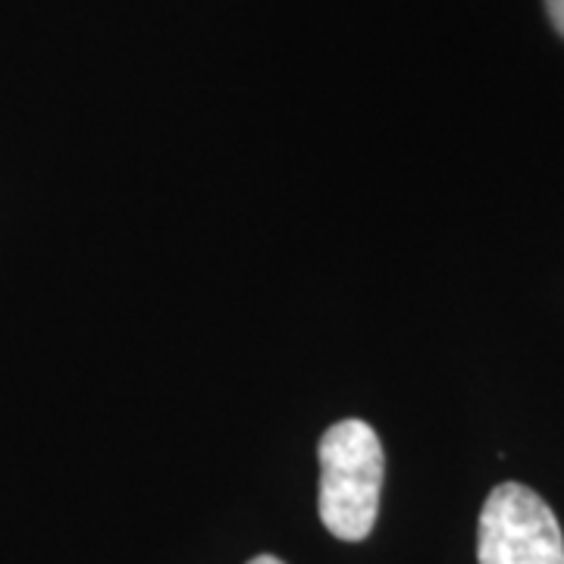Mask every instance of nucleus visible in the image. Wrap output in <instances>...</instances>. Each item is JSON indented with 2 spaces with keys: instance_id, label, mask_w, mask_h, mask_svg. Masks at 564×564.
Wrapping results in <instances>:
<instances>
[{
  "instance_id": "3",
  "label": "nucleus",
  "mask_w": 564,
  "mask_h": 564,
  "mask_svg": "<svg viewBox=\"0 0 564 564\" xmlns=\"http://www.w3.org/2000/svg\"><path fill=\"white\" fill-rule=\"evenodd\" d=\"M545 10H549V20L564 35V0H545Z\"/></svg>"
},
{
  "instance_id": "1",
  "label": "nucleus",
  "mask_w": 564,
  "mask_h": 564,
  "mask_svg": "<svg viewBox=\"0 0 564 564\" xmlns=\"http://www.w3.org/2000/svg\"><path fill=\"white\" fill-rule=\"evenodd\" d=\"M321 521L345 543L370 536L380 511L386 455L370 423L339 421L321 436Z\"/></svg>"
},
{
  "instance_id": "2",
  "label": "nucleus",
  "mask_w": 564,
  "mask_h": 564,
  "mask_svg": "<svg viewBox=\"0 0 564 564\" xmlns=\"http://www.w3.org/2000/svg\"><path fill=\"white\" fill-rule=\"evenodd\" d=\"M480 564H564V536L549 505L524 484H499L477 533Z\"/></svg>"
},
{
  "instance_id": "4",
  "label": "nucleus",
  "mask_w": 564,
  "mask_h": 564,
  "mask_svg": "<svg viewBox=\"0 0 564 564\" xmlns=\"http://www.w3.org/2000/svg\"><path fill=\"white\" fill-rule=\"evenodd\" d=\"M248 564H285L280 562V558H273V555H258V558H251Z\"/></svg>"
}]
</instances>
